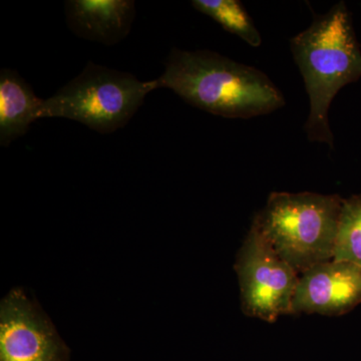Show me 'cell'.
I'll return each mask as SVG.
<instances>
[{"label": "cell", "mask_w": 361, "mask_h": 361, "mask_svg": "<svg viewBox=\"0 0 361 361\" xmlns=\"http://www.w3.org/2000/svg\"><path fill=\"white\" fill-rule=\"evenodd\" d=\"M158 80L188 104L228 118L264 116L284 106L281 90L253 66L210 51L174 49Z\"/></svg>", "instance_id": "cell-1"}, {"label": "cell", "mask_w": 361, "mask_h": 361, "mask_svg": "<svg viewBox=\"0 0 361 361\" xmlns=\"http://www.w3.org/2000/svg\"><path fill=\"white\" fill-rule=\"evenodd\" d=\"M290 49L310 97L304 130L310 142L332 149L330 104L342 87L361 78V49L345 2H338L329 13H313L310 27L290 39Z\"/></svg>", "instance_id": "cell-2"}, {"label": "cell", "mask_w": 361, "mask_h": 361, "mask_svg": "<svg viewBox=\"0 0 361 361\" xmlns=\"http://www.w3.org/2000/svg\"><path fill=\"white\" fill-rule=\"evenodd\" d=\"M342 202L338 195L274 192L252 226L300 276L334 258Z\"/></svg>", "instance_id": "cell-3"}, {"label": "cell", "mask_w": 361, "mask_h": 361, "mask_svg": "<svg viewBox=\"0 0 361 361\" xmlns=\"http://www.w3.org/2000/svg\"><path fill=\"white\" fill-rule=\"evenodd\" d=\"M158 80L142 82L126 71L87 63L82 73L44 99V118L75 121L101 134L125 127Z\"/></svg>", "instance_id": "cell-4"}, {"label": "cell", "mask_w": 361, "mask_h": 361, "mask_svg": "<svg viewBox=\"0 0 361 361\" xmlns=\"http://www.w3.org/2000/svg\"><path fill=\"white\" fill-rule=\"evenodd\" d=\"M235 271L244 314L268 323L291 314L299 275L253 226L240 248Z\"/></svg>", "instance_id": "cell-5"}, {"label": "cell", "mask_w": 361, "mask_h": 361, "mask_svg": "<svg viewBox=\"0 0 361 361\" xmlns=\"http://www.w3.org/2000/svg\"><path fill=\"white\" fill-rule=\"evenodd\" d=\"M70 351L44 312L21 290L0 307V361H68Z\"/></svg>", "instance_id": "cell-6"}, {"label": "cell", "mask_w": 361, "mask_h": 361, "mask_svg": "<svg viewBox=\"0 0 361 361\" xmlns=\"http://www.w3.org/2000/svg\"><path fill=\"white\" fill-rule=\"evenodd\" d=\"M360 304L361 267L331 259L299 276L290 315L341 316Z\"/></svg>", "instance_id": "cell-7"}, {"label": "cell", "mask_w": 361, "mask_h": 361, "mask_svg": "<svg viewBox=\"0 0 361 361\" xmlns=\"http://www.w3.org/2000/svg\"><path fill=\"white\" fill-rule=\"evenodd\" d=\"M65 7L71 32L106 45L127 37L135 16V1L130 0H70Z\"/></svg>", "instance_id": "cell-8"}, {"label": "cell", "mask_w": 361, "mask_h": 361, "mask_svg": "<svg viewBox=\"0 0 361 361\" xmlns=\"http://www.w3.org/2000/svg\"><path fill=\"white\" fill-rule=\"evenodd\" d=\"M44 99L35 94L32 87L9 68L0 71V145L11 142L27 133L30 125L44 118Z\"/></svg>", "instance_id": "cell-9"}, {"label": "cell", "mask_w": 361, "mask_h": 361, "mask_svg": "<svg viewBox=\"0 0 361 361\" xmlns=\"http://www.w3.org/2000/svg\"><path fill=\"white\" fill-rule=\"evenodd\" d=\"M196 11L208 16L227 32L253 47L262 44V37L243 4L238 0H193Z\"/></svg>", "instance_id": "cell-10"}, {"label": "cell", "mask_w": 361, "mask_h": 361, "mask_svg": "<svg viewBox=\"0 0 361 361\" xmlns=\"http://www.w3.org/2000/svg\"><path fill=\"white\" fill-rule=\"evenodd\" d=\"M332 259L361 267V194L342 202Z\"/></svg>", "instance_id": "cell-11"}]
</instances>
